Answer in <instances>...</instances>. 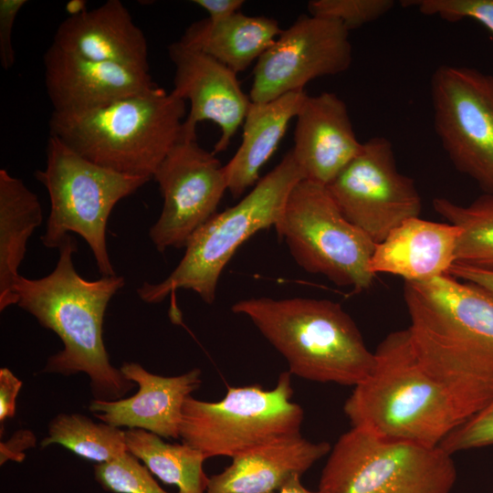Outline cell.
<instances>
[{
    "label": "cell",
    "mask_w": 493,
    "mask_h": 493,
    "mask_svg": "<svg viewBox=\"0 0 493 493\" xmlns=\"http://www.w3.org/2000/svg\"><path fill=\"white\" fill-rule=\"evenodd\" d=\"M301 180L289 151L236 205L216 213L199 227L173 272L161 282H143L136 289L139 298L157 304L175 290L186 289L212 304L222 271L235 252L257 232L275 227L291 190Z\"/></svg>",
    "instance_id": "6"
},
{
    "label": "cell",
    "mask_w": 493,
    "mask_h": 493,
    "mask_svg": "<svg viewBox=\"0 0 493 493\" xmlns=\"http://www.w3.org/2000/svg\"><path fill=\"white\" fill-rule=\"evenodd\" d=\"M43 220L41 204L21 179L0 170V310L16 305L15 286L27 241Z\"/></svg>",
    "instance_id": "24"
},
{
    "label": "cell",
    "mask_w": 493,
    "mask_h": 493,
    "mask_svg": "<svg viewBox=\"0 0 493 493\" xmlns=\"http://www.w3.org/2000/svg\"><path fill=\"white\" fill-rule=\"evenodd\" d=\"M433 206L447 223L460 228L454 264L493 267V194H482L466 205L437 197Z\"/></svg>",
    "instance_id": "26"
},
{
    "label": "cell",
    "mask_w": 493,
    "mask_h": 493,
    "mask_svg": "<svg viewBox=\"0 0 493 493\" xmlns=\"http://www.w3.org/2000/svg\"><path fill=\"white\" fill-rule=\"evenodd\" d=\"M150 473L129 452L95 467L96 479L106 490L114 493H168Z\"/></svg>",
    "instance_id": "28"
},
{
    "label": "cell",
    "mask_w": 493,
    "mask_h": 493,
    "mask_svg": "<svg viewBox=\"0 0 493 493\" xmlns=\"http://www.w3.org/2000/svg\"><path fill=\"white\" fill-rule=\"evenodd\" d=\"M434 124L455 168L493 194V75L442 65L431 78Z\"/></svg>",
    "instance_id": "11"
},
{
    "label": "cell",
    "mask_w": 493,
    "mask_h": 493,
    "mask_svg": "<svg viewBox=\"0 0 493 493\" xmlns=\"http://www.w3.org/2000/svg\"><path fill=\"white\" fill-rule=\"evenodd\" d=\"M26 3V0H0V61L5 70L15 63L12 31L16 17Z\"/></svg>",
    "instance_id": "32"
},
{
    "label": "cell",
    "mask_w": 493,
    "mask_h": 493,
    "mask_svg": "<svg viewBox=\"0 0 493 493\" xmlns=\"http://www.w3.org/2000/svg\"><path fill=\"white\" fill-rule=\"evenodd\" d=\"M43 62L46 90L56 112L98 109L156 86L150 71L90 60L52 44Z\"/></svg>",
    "instance_id": "16"
},
{
    "label": "cell",
    "mask_w": 493,
    "mask_h": 493,
    "mask_svg": "<svg viewBox=\"0 0 493 493\" xmlns=\"http://www.w3.org/2000/svg\"><path fill=\"white\" fill-rule=\"evenodd\" d=\"M152 179L158 184L163 208L149 230L155 248L185 247L190 236L214 215L227 190L224 165L196 138L181 135Z\"/></svg>",
    "instance_id": "13"
},
{
    "label": "cell",
    "mask_w": 493,
    "mask_h": 493,
    "mask_svg": "<svg viewBox=\"0 0 493 493\" xmlns=\"http://www.w3.org/2000/svg\"><path fill=\"white\" fill-rule=\"evenodd\" d=\"M291 374H279L275 388L228 386L217 402H184L180 425L183 443L206 458L234 456L278 438L300 434L302 407L292 402Z\"/></svg>",
    "instance_id": "9"
},
{
    "label": "cell",
    "mask_w": 493,
    "mask_h": 493,
    "mask_svg": "<svg viewBox=\"0 0 493 493\" xmlns=\"http://www.w3.org/2000/svg\"><path fill=\"white\" fill-rule=\"evenodd\" d=\"M52 444L99 464L115 460L128 452L125 431L103 422L95 423L80 414H60L51 420L41 446Z\"/></svg>",
    "instance_id": "27"
},
{
    "label": "cell",
    "mask_w": 493,
    "mask_h": 493,
    "mask_svg": "<svg viewBox=\"0 0 493 493\" xmlns=\"http://www.w3.org/2000/svg\"><path fill=\"white\" fill-rule=\"evenodd\" d=\"M306 97L307 93L299 90L267 102L251 101L243 122L241 143L224 165L227 190L234 198L259 180L260 170L277 150Z\"/></svg>",
    "instance_id": "22"
},
{
    "label": "cell",
    "mask_w": 493,
    "mask_h": 493,
    "mask_svg": "<svg viewBox=\"0 0 493 493\" xmlns=\"http://www.w3.org/2000/svg\"><path fill=\"white\" fill-rule=\"evenodd\" d=\"M127 450L142 460L148 470L178 493H205L208 477L204 471L206 456L191 446L169 444L161 436L139 428L125 431Z\"/></svg>",
    "instance_id": "25"
},
{
    "label": "cell",
    "mask_w": 493,
    "mask_h": 493,
    "mask_svg": "<svg viewBox=\"0 0 493 493\" xmlns=\"http://www.w3.org/2000/svg\"><path fill=\"white\" fill-rule=\"evenodd\" d=\"M413 350L468 417L493 401V294L446 274L404 282Z\"/></svg>",
    "instance_id": "1"
},
{
    "label": "cell",
    "mask_w": 493,
    "mask_h": 493,
    "mask_svg": "<svg viewBox=\"0 0 493 493\" xmlns=\"http://www.w3.org/2000/svg\"><path fill=\"white\" fill-rule=\"evenodd\" d=\"M22 382L7 368L0 369V422L14 417Z\"/></svg>",
    "instance_id": "33"
},
{
    "label": "cell",
    "mask_w": 493,
    "mask_h": 493,
    "mask_svg": "<svg viewBox=\"0 0 493 493\" xmlns=\"http://www.w3.org/2000/svg\"><path fill=\"white\" fill-rule=\"evenodd\" d=\"M52 45L90 60L150 71L146 37L120 0L68 16L58 26Z\"/></svg>",
    "instance_id": "19"
},
{
    "label": "cell",
    "mask_w": 493,
    "mask_h": 493,
    "mask_svg": "<svg viewBox=\"0 0 493 493\" xmlns=\"http://www.w3.org/2000/svg\"><path fill=\"white\" fill-rule=\"evenodd\" d=\"M406 6H416L425 16H436L448 22L473 19L493 35V0H414Z\"/></svg>",
    "instance_id": "30"
},
{
    "label": "cell",
    "mask_w": 493,
    "mask_h": 493,
    "mask_svg": "<svg viewBox=\"0 0 493 493\" xmlns=\"http://www.w3.org/2000/svg\"><path fill=\"white\" fill-rule=\"evenodd\" d=\"M233 313L248 318L302 379L356 386L374 366L372 352L340 303L303 297L241 299Z\"/></svg>",
    "instance_id": "4"
},
{
    "label": "cell",
    "mask_w": 493,
    "mask_h": 493,
    "mask_svg": "<svg viewBox=\"0 0 493 493\" xmlns=\"http://www.w3.org/2000/svg\"><path fill=\"white\" fill-rule=\"evenodd\" d=\"M394 5L393 0H311L308 10L311 16L339 22L350 32L381 18Z\"/></svg>",
    "instance_id": "29"
},
{
    "label": "cell",
    "mask_w": 493,
    "mask_h": 493,
    "mask_svg": "<svg viewBox=\"0 0 493 493\" xmlns=\"http://www.w3.org/2000/svg\"><path fill=\"white\" fill-rule=\"evenodd\" d=\"M369 376L343 410L351 427L377 437L435 447L468 419L455 397L416 357L407 329L389 333Z\"/></svg>",
    "instance_id": "3"
},
{
    "label": "cell",
    "mask_w": 493,
    "mask_h": 493,
    "mask_svg": "<svg viewBox=\"0 0 493 493\" xmlns=\"http://www.w3.org/2000/svg\"><path fill=\"white\" fill-rule=\"evenodd\" d=\"M194 3L208 14L207 19L219 22L240 12L245 2L243 0H194Z\"/></svg>",
    "instance_id": "35"
},
{
    "label": "cell",
    "mask_w": 493,
    "mask_h": 493,
    "mask_svg": "<svg viewBox=\"0 0 493 493\" xmlns=\"http://www.w3.org/2000/svg\"><path fill=\"white\" fill-rule=\"evenodd\" d=\"M320 493H450L456 471L439 446L391 441L351 427L329 453Z\"/></svg>",
    "instance_id": "8"
},
{
    "label": "cell",
    "mask_w": 493,
    "mask_h": 493,
    "mask_svg": "<svg viewBox=\"0 0 493 493\" xmlns=\"http://www.w3.org/2000/svg\"><path fill=\"white\" fill-rule=\"evenodd\" d=\"M66 10L69 14L68 16L79 15L87 10L86 1L83 0H72L67 3Z\"/></svg>",
    "instance_id": "37"
},
{
    "label": "cell",
    "mask_w": 493,
    "mask_h": 493,
    "mask_svg": "<svg viewBox=\"0 0 493 493\" xmlns=\"http://www.w3.org/2000/svg\"><path fill=\"white\" fill-rule=\"evenodd\" d=\"M278 493H320L319 490L311 491L305 488L301 481L300 476L292 477L279 490Z\"/></svg>",
    "instance_id": "36"
},
{
    "label": "cell",
    "mask_w": 493,
    "mask_h": 493,
    "mask_svg": "<svg viewBox=\"0 0 493 493\" xmlns=\"http://www.w3.org/2000/svg\"><path fill=\"white\" fill-rule=\"evenodd\" d=\"M448 274L456 278L477 284L493 294V267L453 264Z\"/></svg>",
    "instance_id": "34"
},
{
    "label": "cell",
    "mask_w": 493,
    "mask_h": 493,
    "mask_svg": "<svg viewBox=\"0 0 493 493\" xmlns=\"http://www.w3.org/2000/svg\"><path fill=\"white\" fill-rule=\"evenodd\" d=\"M168 56L175 68L172 93L190 104L181 135L196 138L198 123L212 121L221 131L213 152L226 151L251 104L237 74L180 40L168 47Z\"/></svg>",
    "instance_id": "15"
},
{
    "label": "cell",
    "mask_w": 493,
    "mask_h": 493,
    "mask_svg": "<svg viewBox=\"0 0 493 493\" xmlns=\"http://www.w3.org/2000/svg\"><path fill=\"white\" fill-rule=\"evenodd\" d=\"M326 187L342 215L376 245L422 210L414 181L399 172L393 144L383 136L363 142Z\"/></svg>",
    "instance_id": "12"
},
{
    "label": "cell",
    "mask_w": 493,
    "mask_h": 493,
    "mask_svg": "<svg viewBox=\"0 0 493 493\" xmlns=\"http://www.w3.org/2000/svg\"><path fill=\"white\" fill-rule=\"evenodd\" d=\"M281 31L274 18L237 12L219 22L205 18L193 23L180 41L212 57L237 74L256 63Z\"/></svg>",
    "instance_id": "23"
},
{
    "label": "cell",
    "mask_w": 493,
    "mask_h": 493,
    "mask_svg": "<svg viewBox=\"0 0 493 493\" xmlns=\"http://www.w3.org/2000/svg\"><path fill=\"white\" fill-rule=\"evenodd\" d=\"M330 449L328 442H310L300 434L278 438L234 456L222 472L208 477L205 493H278Z\"/></svg>",
    "instance_id": "21"
},
{
    "label": "cell",
    "mask_w": 493,
    "mask_h": 493,
    "mask_svg": "<svg viewBox=\"0 0 493 493\" xmlns=\"http://www.w3.org/2000/svg\"><path fill=\"white\" fill-rule=\"evenodd\" d=\"M295 121L290 152L302 180L328 186L362 148L347 105L333 92L307 95Z\"/></svg>",
    "instance_id": "17"
},
{
    "label": "cell",
    "mask_w": 493,
    "mask_h": 493,
    "mask_svg": "<svg viewBox=\"0 0 493 493\" xmlns=\"http://www.w3.org/2000/svg\"><path fill=\"white\" fill-rule=\"evenodd\" d=\"M349 33L334 20L299 16L255 63L250 100L267 102L304 90L317 78L346 71L352 61Z\"/></svg>",
    "instance_id": "14"
},
{
    "label": "cell",
    "mask_w": 493,
    "mask_h": 493,
    "mask_svg": "<svg viewBox=\"0 0 493 493\" xmlns=\"http://www.w3.org/2000/svg\"><path fill=\"white\" fill-rule=\"evenodd\" d=\"M185 112L184 100L155 86L98 109L53 111L49 135L97 165L152 180L180 139Z\"/></svg>",
    "instance_id": "5"
},
{
    "label": "cell",
    "mask_w": 493,
    "mask_h": 493,
    "mask_svg": "<svg viewBox=\"0 0 493 493\" xmlns=\"http://www.w3.org/2000/svg\"><path fill=\"white\" fill-rule=\"evenodd\" d=\"M120 370L139 385V391L115 401L93 399L89 409L95 417L119 428H139L164 438H180L183 407L201 384V370L170 377L151 373L137 362H124Z\"/></svg>",
    "instance_id": "18"
},
{
    "label": "cell",
    "mask_w": 493,
    "mask_h": 493,
    "mask_svg": "<svg viewBox=\"0 0 493 493\" xmlns=\"http://www.w3.org/2000/svg\"><path fill=\"white\" fill-rule=\"evenodd\" d=\"M46 157V167L34 173L50 200L43 246L58 248L67 235L76 233L89 245L101 277L116 275L106 239L110 215L118 202L150 179L97 165L51 135Z\"/></svg>",
    "instance_id": "7"
},
{
    "label": "cell",
    "mask_w": 493,
    "mask_h": 493,
    "mask_svg": "<svg viewBox=\"0 0 493 493\" xmlns=\"http://www.w3.org/2000/svg\"><path fill=\"white\" fill-rule=\"evenodd\" d=\"M275 228L308 273L355 292L372 286L370 260L376 244L342 215L326 186L299 181Z\"/></svg>",
    "instance_id": "10"
},
{
    "label": "cell",
    "mask_w": 493,
    "mask_h": 493,
    "mask_svg": "<svg viewBox=\"0 0 493 493\" xmlns=\"http://www.w3.org/2000/svg\"><path fill=\"white\" fill-rule=\"evenodd\" d=\"M58 249V260L51 273L34 279L20 275L15 286L16 305L63 343V349L47 359L43 372L66 376L84 372L95 400L121 399L134 383L110 362L102 325L109 302L124 286V278L116 274L83 278L73 264L78 246L69 234Z\"/></svg>",
    "instance_id": "2"
},
{
    "label": "cell",
    "mask_w": 493,
    "mask_h": 493,
    "mask_svg": "<svg viewBox=\"0 0 493 493\" xmlns=\"http://www.w3.org/2000/svg\"><path fill=\"white\" fill-rule=\"evenodd\" d=\"M460 228L413 217L392 230L375 246L370 270L402 278L404 282H425L448 274L456 261Z\"/></svg>",
    "instance_id": "20"
},
{
    "label": "cell",
    "mask_w": 493,
    "mask_h": 493,
    "mask_svg": "<svg viewBox=\"0 0 493 493\" xmlns=\"http://www.w3.org/2000/svg\"><path fill=\"white\" fill-rule=\"evenodd\" d=\"M493 445V401L453 430L439 445L450 455Z\"/></svg>",
    "instance_id": "31"
}]
</instances>
